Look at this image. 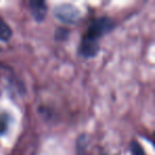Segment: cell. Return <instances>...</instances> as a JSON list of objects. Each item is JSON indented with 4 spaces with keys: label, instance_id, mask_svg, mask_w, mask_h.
Returning a JSON list of instances; mask_svg holds the SVG:
<instances>
[{
    "label": "cell",
    "instance_id": "1",
    "mask_svg": "<svg viewBox=\"0 0 155 155\" xmlns=\"http://www.w3.org/2000/svg\"><path fill=\"white\" fill-rule=\"evenodd\" d=\"M113 28H114V22L112 19L107 17H100L91 25L86 35L95 39H98L101 35L110 32Z\"/></svg>",
    "mask_w": 155,
    "mask_h": 155
},
{
    "label": "cell",
    "instance_id": "2",
    "mask_svg": "<svg viewBox=\"0 0 155 155\" xmlns=\"http://www.w3.org/2000/svg\"><path fill=\"white\" fill-rule=\"evenodd\" d=\"M56 18L65 24H74L80 19V11L71 5H61L54 11Z\"/></svg>",
    "mask_w": 155,
    "mask_h": 155
},
{
    "label": "cell",
    "instance_id": "3",
    "mask_svg": "<svg viewBox=\"0 0 155 155\" xmlns=\"http://www.w3.org/2000/svg\"><path fill=\"white\" fill-rule=\"evenodd\" d=\"M98 50H99L98 39L85 35V37L82 41V44H81L80 53L85 58H93L98 53Z\"/></svg>",
    "mask_w": 155,
    "mask_h": 155
},
{
    "label": "cell",
    "instance_id": "4",
    "mask_svg": "<svg viewBox=\"0 0 155 155\" xmlns=\"http://www.w3.org/2000/svg\"><path fill=\"white\" fill-rule=\"evenodd\" d=\"M30 10L33 17L37 21H43L47 15V5L41 0H31L30 1Z\"/></svg>",
    "mask_w": 155,
    "mask_h": 155
},
{
    "label": "cell",
    "instance_id": "5",
    "mask_svg": "<svg viewBox=\"0 0 155 155\" xmlns=\"http://www.w3.org/2000/svg\"><path fill=\"white\" fill-rule=\"evenodd\" d=\"M12 31L8 24L3 19L0 18V39L1 41H8L11 37Z\"/></svg>",
    "mask_w": 155,
    "mask_h": 155
},
{
    "label": "cell",
    "instance_id": "6",
    "mask_svg": "<svg viewBox=\"0 0 155 155\" xmlns=\"http://www.w3.org/2000/svg\"><path fill=\"white\" fill-rule=\"evenodd\" d=\"M131 150H132L133 155H144L142 148L138 143H136V142H134V143L131 146Z\"/></svg>",
    "mask_w": 155,
    "mask_h": 155
},
{
    "label": "cell",
    "instance_id": "7",
    "mask_svg": "<svg viewBox=\"0 0 155 155\" xmlns=\"http://www.w3.org/2000/svg\"><path fill=\"white\" fill-rule=\"evenodd\" d=\"M8 127V120L3 115L0 114V134H2L5 132Z\"/></svg>",
    "mask_w": 155,
    "mask_h": 155
},
{
    "label": "cell",
    "instance_id": "8",
    "mask_svg": "<svg viewBox=\"0 0 155 155\" xmlns=\"http://www.w3.org/2000/svg\"><path fill=\"white\" fill-rule=\"evenodd\" d=\"M56 38H58V39H64L65 37H67L68 36V34H69V32H68V30H66V29H58V31H56Z\"/></svg>",
    "mask_w": 155,
    "mask_h": 155
}]
</instances>
